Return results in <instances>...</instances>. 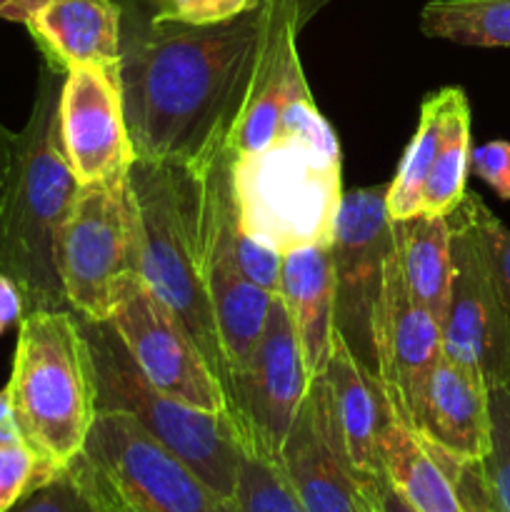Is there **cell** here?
Returning a JSON list of instances; mask_svg holds the SVG:
<instances>
[{
	"label": "cell",
	"instance_id": "1",
	"mask_svg": "<svg viewBox=\"0 0 510 512\" xmlns=\"http://www.w3.org/2000/svg\"><path fill=\"white\" fill-rule=\"evenodd\" d=\"M268 8L215 25L153 20L123 38L118 75L135 160L208 168L248 103Z\"/></svg>",
	"mask_w": 510,
	"mask_h": 512
},
{
	"label": "cell",
	"instance_id": "2",
	"mask_svg": "<svg viewBox=\"0 0 510 512\" xmlns=\"http://www.w3.org/2000/svg\"><path fill=\"white\" fill-rule=\"evenodd\" d=\"M58 68L43 63L28 123L18 130V158L0 218V275L23 295L25 313L70 310L58 273L60 230L78 198V180L60 138Z\"/></svg>",
	"mask_w": 510,
	"mask_h": 512
},
{
	"label": "cell",
	"instance_id": "3",
	"mask_svg": "<svg viewBox=\"0 0 510 512\" xmlns=\"http://www.w3.org/2000/svg\"><path fill=\"white\" fill-rule=\"evenodd\" d=\"M128 190L140 280L183 323L230 400L228 363L205 283V240L200 228L203 173L183 165L135 160Z\"/></svg>",
	"mask_w": 510,
	"mask_h": 512
},
{
	"label": "cell",
	"instance_id": "4",
	"mask_svg": "<svg viewBox=\"0 0 510 512\" xmlns=\"http://www.w3.org/2000/svg\"><path fill=\"white\" fill-rule=\"evenodd\" d=\"M5 388L23 443L53 473L68 470L98 415L93 355L73 310L23 315Z\"/></svg>",
	"mask_w": 510,
	"mask_h": 512
},
{
	"label": "cell",
	"instance_id": "5",
	"mask_svg": "<svg viewBox=\"0 0 510 512\" xmlns=\"http://www.w3.org/2000/svg\"><path fill=\"white\" fill-rule=\"evenodd\" d=\"M230 183L240 228L260 245L280 255L330 248L345 193L340 155L275 140L260 153H230Z\"/></svg>",
	"mask_w": 510,
	"mask_h": 512
},
{
	"label": "cell",
	"instance_id": "6",
	"mask_svg": "<svg viewBox=\"0 0 510 512\" xmlns=\"http://www.w3.org/2000/svg\"><path fill=\"white\" fill-rule=\"evenodd\" d=\"M98 378V413H125L153 435L168 453L183 460L213 493L235 503L240 473V440L228 413L193 408L143 378L110 323L80 318Z\"/></svg>",
	"mask_w": 510,
	"mask_h": 512
},
{
	"label": "cell",
	"instance_id": "7",
	"mask_svg": "<svg viewBox=\"0 0 510 512\" xmlns=\"http://www.w3.org/2000/svg\"><path fill=\"white\" fill-rule=\"evenodd\" d=\"M58 273L68 308L105 323L138 275L128 178L80 185L60 230Z\"/></svg>",
	"mask_w": 510,
	"mask_h": 512
},
{
	"label": "cell",
	"instance_id": "8",
	"mask_svg": "<svg viewBox=\"0 0 510 512\" xmlns=\"http://www.w3.org/2000/svg\"><path fill=\"white\" fill-rule=\"evenodd\" d=\"M388 183L345 190L330 258L335 275V330L350 353L375 375V313L393 255Z\"/></svg>",
	"mask_w": 510,
	"mask_h": 512
},
{
	"label": "cell",
	"instance_id": "9",
	"mask_svg": "<svg viewBox=\"0 0 510 512\" xmlns=\"http://www.w3.org/2000/svg\"><path fill=\"white\" fill-rule=\"evenodd\" d=\"M308 385L298 335L283 300L273 295L258 348L230 388V418L238 430L240 450L280 463Z\"/></svg>",
	"mask_w": 510,
	"mask_h": 512
},
{
	"label": "cell",
	"instance_id": "10",
	"mask_svg": "<svg viewBox=\"0 0 510 512\" xmlns=\"http://www.w3.org/2000/svg\"><path fill=\"white\" fill-rule=\"evenodd\" d=\"M83 455L138 512H238L125 413L95 415Z\"/></svg>",
	"mask_w": 510,
	"mask_h": 512
},
{
	"label": "cell",
	"instance_id": "11",
	"mask_svg": "<svg viewBox=\"0 0 510 512\" xmlns=\"http://www.w3.org/2000/svg\"><path fill=\"white\" fill-rule=\"evenodd\" d=\"M450 223V290L443 318V358L480 375L485 385L510 383V328L490 280L483 248L465 210Z\"/></svg>",
	"mask_w": 510,
	"mask_h": 512
},
{
	"label": "cell",
	"instance_id": "12",
	"mask_svg": "<svg viewBox=\"0 0 510 512\" xmlns=\"http://www.w3.org/2000/svg\"><path fill=\"white\" fill-rule=\"evenodd\" d=\"M143 378L160 393L208 413H228L230 400L205 355L178 318L140 278L108 318Z\"/></svg>",
	"mask_w": 510,
	"mask_h": 512
},
{
	"label": "cell",
	"instance_id": "13",
	"mask_svg": "<svg viewBox=\"0 0 510 512\" xmlns=\"http://www.w3.org/2000/svg\"><path fill=\"white\" fill-rule=\"evenodd\" d=\"M58 118L65 158L78 185L128 178L135 150L125 125L118 68L68 70L60 85Z\"/></svg>",
	"mask_w": 510,
	"mask_h": 512
},
{
	"label": "cell",
	"instance_id": "14",
	"mask_svg": "<svg viewBox=\"0 0 510 512\" xmlns=\"http://www.w3.org/2000/svg\"><path fill=\"white\" fill-rule=\"evenodd\" d=\"M280 468L303 512H375L368 483L358 480L340 445L325 375L310 378Z\"/></svg>",
	"mask_w": 510,
	"mask_h": 512
},
{
	"label": "cell",
	"instance_id": "15",
	"mask_svg": "<svg viewBox=\"0 0 510 512\" xmlns=\"http://www.w3.org/2000/svg\"><path fill=\"white\" fill-rule=\"evenodd\" d=\"M443 358V328L408 293L398 258L390 255L383 298L375 313V378L390 410L410 425L430 370Z\"/></svg>",
	"mask_w": 510,
	"mask_h": 512
},
{
	"label": "cell",
	"instance_id": "16",
	"mask_svg": "<svg viewBox=\"0 0 510 512\" xmlns=\"http://www.w3.org/2000/svg\"><path fill=\"white\" fill-rule=\"evenodd\" d=\"M263 38L255 58L248 103L230 135L233 155H250L278 140L285 100L295 80L303 75L298 58V30L310 15L308 0H265Z\"/></svg>",
	"mask_w": 510,
	"mask_h": 512
},
{
	"label": "cell",
	"instance_id": "17",
	"mask_svg": "<svg viewBox=\"0 0 510 512\" xmlns=\"http://www.w3.org/2000/svg\"><path fill=\"white\" fill-rule=\"evenodd\" d=\"M408 428L450 458L480 463L490 450L488 385L463 365L440 358L425 380Z\"/></svg>",
	"mask_w": 510,
	"mask_h": 512
},
{
	"label": "cell",
	"instance_id": "18",
	"mask_svg": "<svg viewBox=\"0 0 510 512\" xmlns=\"http://www.w3.org/2000/svg\"><path fill=\"white\" fill-rule=\"evenodd\" d=\"M28 30L45 63L60 73L80 65H120L123 28L113 0H45L30 15Z\"/></svg>",
	"mask_w": 510,
	"mask_h": 512
},
{
	"label": "cell",
	"instance_id": "19",
	"mask_svg": "<svg viewBox=\"0 0 510 512\" xmlns=\"http://www.w3.org/2000/svg\"><path fill=\"white\" fill-rule=\"evenodd\" d=\"M323 375L330 390L335 428L350 468L358 480L378 478L383 473L378 455L380 428L393 410L378 378L358 363L338 330L333 335V348Z\"/></svg>",
	"mask_w": 510,
	"mask_h": 512
},
{
	"label": "cell",
	"instance_id": "20",
	"mask_svg": "<svg viewBox=\"0 0 510 512\" xmlns=\"http://www.w3.org/2000/svg\"><path fill=\"white\" fill-rule=\"evenodd\" d=\"M275 295L288 310L303 350L305 370L310 378L323 375L335 335V275L330 248L310 245L285 253Z\"/></svg>",
	"mask_w": 510,
	"mask_h": 512
},
{
	"label": "cell",
	"instance_id": "21",
	"mask_svg": "<svg viewBox=\"0 0 510 512\" xmlns=\"http://www.w3.org/2000/svg\"><path fill=\"white\" fill-rule=\"evenodd\" d=\"M378 455L385 478L415 512H468L438 450L430 448L393 413L380 428Z\"/></svg>",
	"mask_w": 510,
	"mask_h": 512
},
{
	"label": "cell",
	"instance_id": "22",
	"mask_svg": "<svg viewBox=\"0 0 510 512\" xmlns=\"http://www.w3.org/2000/svg\"><path fill=\"white\" fill-rule=\"evenodd\" d=\"M390 233L408 293L443 325L453 270L448 218L418 213L413 218L390 220Z\"/></svg>",
	"mask_w": 510,
	"mask_h": 512
},
{
	"label": "cell",
	"instance_id": "23",
	"mask_svg": "<svg viewBox=\"0 0 510 512\" xmlns=\"http://www.w3.org/2000/svg\"><path fill=\"white\" fill-rule=\"evenodd\" d=\"M470 103L458 85L445 88L443 140L438 158L425 180L418 213L430 218H448L465 198V183L470 173Z\"/></svg>",
	"mask_w": 510,
	"mask_h": 512
},
{
	"label": "cell",
	"instance_id": "24",
	"mask_svg": "<svg viewBox=\"0 0 510 512\" xmlns=\"http://www.w3.org/2000/svg\"><path fill=\"white\" fill-rule=\"evenodd\" d=\"M443 108H445V88L435 90L420 105L418 128L400 158L398 170L388 183V215L390 220H405L418 215L420 195H423L425 180L433 170L438 158L440 140H443Z\"/></svg>",
	"mask_w": 510,
	"mask_h": 512
},
{
	"label": "cell",
	"instance_id": "25",
	"mask_svg": "<svg viewBox=\"0 0 510 512\" xmlns=\"http://www.w3.org/2000/svg\"><path fill=\"white\" fill-rule=\"evenodd\" d=\"M420 30L458 45L510 48V0H430Z\"/></svg>",
	"mask_w": 510,
	"mask_h": 512
},
{
	"label": "cell",
	"instance_id": "26",
	"mask_svg": "<svg viewBox=\"0 0 510 512\" xmlns=\"http://www.w3.org/2000/svg\"><path fill=\"white\" fill-rule=\"evenodd\" d=\"M235 508L238 512H303L280 463L250 450H240Z\"/></svg>",
	"mask_w": 510,
	"mask_h": 512
},
{
	"label": "cell",
	"instance_id": "27",
	"mask_svg": "<svg viewBox=\"0 0 510 512\" xmlns=\"http://www.w3.org/2000/svg\"><path fill=\"white\" fill-rule=\"evenodd\" d=\"M460 208L465 210L468 220L473 223L480 248H483L485 263H488L495 295H498L500 308H503L510 328V228L503 220L495 218L493 210L475 193H465Z\"/></svg>",
	"mask_w": 510,
	"mask_h": 512
},
{
	"label": "cell",
	"instance_id": "28",
	"mask_svg": "<svg viewBox=\"0 0 510 512\" xmlns=\"http://www.w3.org/2000/svg\"><path fill=\"white\" fill-rule=\"evenodd\" d=\"M480 470L495 503L510 512V383L490 388V450Z\"/></svg>",
	"mask_w": 510,
	"mask_h": 512
},
{
	"label": "cell",
	"instance_id": "29",
	"mask_svg": "<svg viewBox=\"0 0 510 512\" xmlns=\"http://www.w3.org/2000/svg\"><path fill=\"white\" fill-rule=\"evenodd\" d=\"M278 140H298V143H308L313 148L323 150V153L340 155L338 138H335L328 120L320 115L318 105H315L313 95H310L308 83H305V75L295 80V85L288 93V100H285Z\"/></svg>",
	"mask_w": 510,
	"mask_h": 512
},
{
	"label": "cell",
	"instance_id": "30",
	"mask_svg": "<svg viewBox=\"0 0 510 512\" xmlns=\"http://www.w3.org/2000/svg\"><path fill=\"white\" fill-rule=\"evenodd\" d=\"M55 475L48 465L38 460V455L23 443L0 445V512H10L33 490L53 480Z\"/></svg>",
	"mask_w": 510,
	"mask_h": 512
},
{
	"label": "cell",
	"instance_id": "31",
	"mask_svg": "<svg viewBox=\"0 0 510 512\" xmlns=\"http://www.w3.org/2000/svg\"><path fill=\"white\" fill-rule=\"evenodd\" d=\"M10 512H95L75 465L55 475L38 490L20 500Z\"/></svg>",
	"mask_w": 510,
	"mask_h": 512
},
{
	"label": "cell",
	"instance_id": "32",
	"mask_svg": "<svg viewBox=\"0 0 510 512\" xmlns=\"http://www.w3.org/2000/svg\"><path fill=\"white\" fill-rule=\"evenodd\" d=\"M153 20L185 25H215L258 8L263 0H150Z\"/></svg>",
	"mask_w": 510,
	"mask_h": 512
},
{
	"label": "cell",
	"instance_id": "33",
	"mask_svg": "<svg viewBox=\"0 0 510 512\" xmlns=\"http://www.w3.org/2000/svg\"><path fill=\"white\" fill-rule=\"evenodd\" d=\"M430 448H433V445H430ZM440 458L445 460L450 475H453L455 488H458L465 510L468 512H503L500 510V505L495 503L488 483H485V475H483V470H480V463H463V460H455L445 453H440Z\"/></svg>",
	"mask_w": 510,
	"mask_h": 512
},
{
	"label": "cell",
	"instance_id": "34",
	"mask_svg": "<svg viewBox=\"0 0 510 512\" xmlns=\"http://www.w3.org/2000/svg\"><path fill=\"white\" fill-rule=\"evenodd\" d=\"M470 170L495 190V195L510 200V140H490L470 153Z\"/></svg>",
	"mask_w": 510,
	"mask_h": 512
},
{
	"label": "cell",
	"instance_id": "35",
	"mask_svg": "<svg viewBox=\"0 0 510 512\" xmlns=\"http://www.w3.org/2000/svg\"><path fill=\"white\" fill-rule=\"evenodd\" d=\"M73 465L75 470H78L80 478H83L85 490H88L90 500H93L95 512H138L118 493V488H115V485L110 483L88 458H85V455H80Z\"/></svg>",
	"mask_w": 510,
	"mask_h": 512
},
{
	"label": "cell",
	"instance_id": "36",
	"mask_svg": "<svg viewBox=\"0 0 510 512\" xmlns=\"http://www.w3.org/2000/svg\"><path fill=\"white\" fill-rule=\"evenodd\" d=\"M15 158H18V133L0 123V218H3L10 185H13Z\"/></svg>",
	"mask_w": 510,
	"mask_h": 512
},
{
	"label": "cell",
	"instance_id": "37",
	"mask_svg": "<svg viewBox=\"0 0 510 512\" xmlns=\"http://www.w3.org/2000/svg\"><path fill=\"white\" fill-rule=\"evenodd\" d=\"M370 490V498H373L375 512H415L410 508L408 500L395 490V485L385 478V473H380L378 478L365 480Z\"/></svg>",
	"mask_w": 510,
	"mask_h": 512
},
{
	"label": "cell",
	"instance_id": "38",
	"mask_svg": "<svg viewBox=\"0 0 510 512\" xmlns=\"http://www.w3.org/2000/svg\"><path fill=\"white\" fill-rule=\"evenodd\" d=\"M25 315L23 295L13 280L0 275V335L8 333L15 323H20Z\"/></svg>",
	"mask_w": 510,
	"mask_h": 512
},
{
	"label": "cell",
	"instance_id": "39",
	"mask_svg": "<svg viewBox=\"0 0 510 512\" xmlns=\"http://www.w3.org/2000/svg\"><path fill=\"white\" fill-rule=\"evenodd\" d=\"M35 13L33 0H0V20L28 25L30 15Z\"/></svg>",
	"mask_w": 510,
	"mask_h": 512
},
{
	"label": "cell",
	"instance_id": "40",
	"mask_svg": "<svg viewBox=\"0 0 510 512\" xmlns=\"http://www.w3.org/2000/svg\"><path fill=\"white\" fill-rule=\"evenodd\" d=\"M8 423H13V408H10L8 388H3L0 390V428Z\"/></svg>",
	"mask_w": 510,
	"mask_h": 512
},
{
	"label": "cell",
	"instance_id": "41",
	"mask_svg": "<svg viewBox=\"0 0 510 512\" xmlns=\"http://www.w3.org/2000/svg\"><path fill=\"white\" fill-rule=\"evenodd\" d=\"M45 3V0H33V5H35V10H38L40 8V5H43Z\"/></svg>",
	"mask_w": 510,
	"mask_h": 512
}]
</instances>
